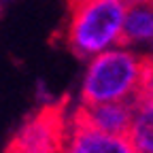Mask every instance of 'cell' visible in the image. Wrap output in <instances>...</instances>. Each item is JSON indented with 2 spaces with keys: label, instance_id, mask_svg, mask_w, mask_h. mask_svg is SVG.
<instances>
[{
  "label": "cell",
  "instance_id": "cell-1",
  "mask_svg": "<svg viewBox=\"0 0 153 153\" xmlns=\"http://www.w3.org/2000/svg\"><path fill=\"white\" fill-rule=\"evenodd\" d=\"M126 9V0H68V17L60 32L64 47L76 57H89L115 45Z\"/></svg>",
  "mask_w": 153,
  "mask_h": 153
},
{
  "label": "cell",
  "instance_id": "cell-2",
  "mask_svg": "<svg viewBox=\"0 0 153 153\" xmlns=\"http://www.w3.org/2000/svg\"><path fill=\"white\" fill-rule=\"evenodd\" d=\"M140 79V53L128 47L102 49L89 62L81 87V104L134 100Z\"/></svg>",
  "mask_w": 153,
  "mask_h": 153
},
{
  "label": "cell",
  "instance_id": "cell-3",
  "mask_svg": "<svg viewBox=\"0 0 153 153\" xmlns=\"http://www.w3.org/2000/svg\"><path fill=\"white\" fill-rule=\"evenodd\" d=\"M68 96H62L55 102L38 106L9 140L4 153H64L68 138Z\"/></svg>",
  "mask_w": 153,
  "mask_h": 153
},
{
  "label": "cell",
  "instance_id": "cell-4",
  "mask_svg": "<svg viewBox=\"0 0 153 153\" xmlns=\"http://www.w3.org/2000/svg\"><path fill=\"white\" fill-rule=\"evenodd\" d=\"M64 153H136L128 136L106 134L91 128L87 121L72 115L68 123V138Z\"/></svg>",
  "mask_w": 153,
  "mask_h": 153
},
{
  "label": "cell",
  "instance_id": "cell-5",
  "mask_svg": "<svg viewBox=\"0 0 153 153\" xmlns=\"http://www.w3.org/2000/svg\"><path fill=\"white\" fill-rule=\"evenodd\" d=\"M79 119L87 121L91 128L117 134V136H128L132 115H134V100H117V102H104V104H81L74 113Z\"/></svg>",
  "mask_w": 153,
  "mask_h": 153
},
{
  "label": "cell",
  "instance_id": "cell-6",
  "mask_svg": "<svg viewBox=\"0 0 153 153\" xmlns=\"http://www.w3.org/2000/svg\"><path fill=\"white\" fill-rule=\"evenodd\" d=\"M128 9L123 17V26L115 45L117 47H136L147 45L153 53V0H126Z\"/></svg>",
  "mask_w": 153,
  "mask_h": 153
},
{
  "label": "cell",
  "instance_id": "cell-7",
  "mask_svg": "<svg viewBox=\"0 0 153 153\" xmlns=\"http://www.w3.org/2000/svg\"><path fill=\"white\" fill-rule=\"evenodd\" d=\"M128 140L136 153H153V96L134 100Z\"/></svg>",
  "mask_w": 153,
  "mask_h": 153
}]
</instances>
